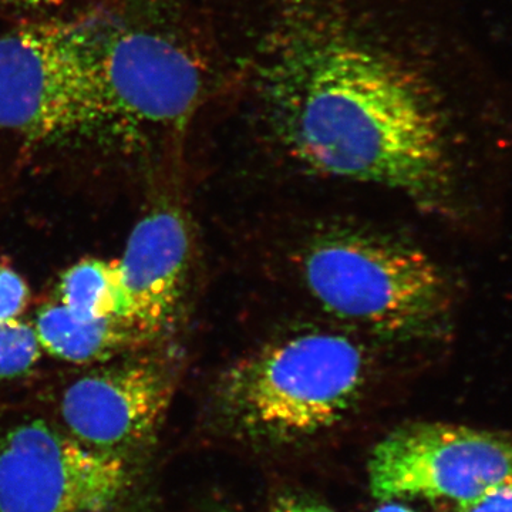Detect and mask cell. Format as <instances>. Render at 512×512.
Returning <instances> with one entry per match:
<instances>
[{"label": "cell", "instance_id": "17", "mask_svg": "<svg viewBox=\"0 0 512 512\" xmlns=\"http://www.w3.org/2000/svg\"><path fill=\"white\" fill-rule=\"evenodd\" d=\"M373 512H416L412 510V508L407 507V505L394 503V501H387L384 503L382 507L377 508V510Z\"/></svg>", "mask_w": 512, "mask_h": 512}, {"label": "cell", "instance_id": "6", "mask_svg": "<svg viewBox=\"0 0 512 512\" xmlns=\"http://www.w3.org/2000/svg\"><path fill=\"white\" fill-rule=\"evenodd\" d=\"M367 473L377 500L424 498L463 510L511 476L512 436L458 424H403L373 448Z\"/></svg>", "mask_w": 512, "mask_h": 512}, {"label": "cell", "instance_id": "9", "mask_svg": "<svg viewBox=\"0 0 512 512\" xmlns=\"http://www.w3.org/2000/svg\"><path fill=\"white\" fill-rule=\"evenodd\" d=\"M192 262L187 215L174 201H158L137 222L117 259L127 319L148 345L170 335L183 315Z\"/></svg>", "mask_w": 512, "mask_h": 512}, {"label": "cell", "instance_id": "14", "mask_svg": "<svg viewBox=\"0 0 512 512\" xmlns=\"http://www.w3.org/2000/svg\"><path fill=\"white\" fill-rule=\"evenodd\" d=\"M461 512H512V474L488 488Z\"/></svg>", "mask_w": 512, "mask_h": 512}, {"label": "cell", "instance_id": "4", "mask_svg": "<svg viewBox=\"0 0 512 512\" xmlns=\"http://www.w3.org/2000/svg\"><path fill=\"white\" fill-rule=\"evenodd\" d=\"M0 130L45 144L119 133L96 19L0 36Z\"/></svg>", "mask_w": 512, "mask_h": 512}, {"label": "cell", "instance_id": "1", "mask_svg": "<svg viewBox=\"0 0 512 512\" xmlns=\"http://www.w3.org/2000/svg\"><path fill=\"white\" fill-rule=\"evenodd\" d=\"M400 0H214L215 97L286 160L424 208L450 187L441 90Z\"/></svg>", "mask_w": 512, "mask_h": 512}, {"label": "cell", "instance_id": "8", "mask_svg": "<svg viewBox=\"0 0 512 512\" xmlns=\"http://www.w3.org/2000/svg\"><path fill=\"white\" fill-rule=\"evenodd\" d=\"M107 363L64 390L63 429L94 450L130 461L156 440L173 402L180 363L171 352Z\"/></svg>", "mask_w": 512, "mask_h": 512}, {"label": "cell", "instance_id": "10", "mask_svg": "<svg viewBox=\"0 0 512 512\" xmlns=\"http://www.w3.org/2000/svg\"><path fill=\"white\" fill-rule=\"evenodd\" d=\"M33 326L45 352L74 365L111 362L121 353L148 346L127 319L87 318L59 302L43 306Z\"/></svg>", "mask_w": 512, "mask_h": 512}, {"label": "cell", "instance_id": "12", "mask_svg": "<svg viewBox=\"0 0 512 512\" xmlns=\"http://www.w3.org/2000/svg\"><path fill=\"white\" fill-rule=\"evenodd\" d=\"M42 352L35 326L20 319L0 322V380L28 375Z\"/></svg>", "mask_w": 512, "mask_h": 512}, {"label": "cell", "instance_id": "16", "mask_svg": "<svg viewBox=\"0 0 512 512\" xmlns=\"http://www.w3.org/2000/svg\"><path fill=\"white\" fill-rule=\"evenodd\" d=\"M57 0H0V6H18V8H40L53 5Z\"/></svg>", "mask_w": 512, "mask_h": 512}, {"label": "cell", "instance_id": "11", "mask_svg": "<svg viewBox=\"0 0 512 512\" xmlns=\"http://www.w3.org/2000/svg\"><path fill=\"white\" fill-rule=\"evenodd\" d=\"M56 302L87 318L127 319L117 261L87 258L70 266L60 276Z\"/></svg>", "mask_w": 512, "mask_h": 512}, {"label": "cell", "instance_id": "3", "mask_svg": "<svg viewBox=\"0 0 512 512\" xmlns=\"http://www.w3.org/2000/svg\"><path fill=\"white\" fill-rule=\"evenodd\" d=\"M303 286L343 322L394 342H421L446 330L453 296L440 266L403 239L330 225L298 254Z\"/></svg>", "mask_w": 512, "mask_h": 512}, {"label": "cell", "instance_id": "5", "mask_svg": "<svg viewBox=\"0 0 512 512\" xmlns=\"http://www.w3.org/2000/svg\"><path fill=\"white\" fill-rule=\"evenodd\" d=\"M104 80L119 133L183 136L214 99L217 57L211 33L165 18L97 20Z\"/></svg>", "mask_w": 512, "mask_h": 512}, {"label": "cell", "instance_id": "15", "mask_svg": "<svg viewBox=\"0 0 512 512\" xmlns=\"http://www.w3.org/2000/svg\"><path fill=\"white\" fill-rule=\"evenodd\" d=\"M269 512H333L325 505L315 503L308 498L284 497L272 505Z\"/></svg>", "mask_w": 512, "mask_h": 512}, {"label": "cell", "instance_id": "7", "mask_svg": "<svg viewBox=\"0 0 512 512\" xmlns=\"http://www.w3.org/2000/svg\"><path fill=\"white\" fill-rule=\"evenodd\" d=\"M130 461L45 420L0 436V512H111L131 487Z\"/></svg>", "mask_w": 512, "mask_h": 512}, {"label": "cell", "instance_id": "2", "mask_svg": "<svg viewBox=\"0 0 512 512\" xmlns=\"http://www.w3.org/2000/svg\"><path fill=\"white\" fill-rule=\"evenodd\" d=\"M373 376L359 340L315 329L269 340L218 376L212 403L232 433L266 443L309 439L352 413Z\"/></svg>", "mask_w": 512, "mask_h": 512}, {"label": "cell", "instance_id": "13", "mask_svg": "<svg viewBox=\"0 0 512 512\" xmlns=\"http://www.w3.org/2000/svg\"><path fill=\"white\" fill-rule=\"evenodd\" d=\"M30 298L28 284L19 272L0 264V322L19 319Z\"/></svg>", "mask_w": 512, "mask_h": 512}]
</instances>
